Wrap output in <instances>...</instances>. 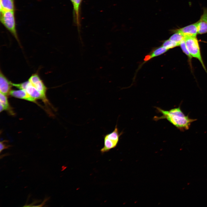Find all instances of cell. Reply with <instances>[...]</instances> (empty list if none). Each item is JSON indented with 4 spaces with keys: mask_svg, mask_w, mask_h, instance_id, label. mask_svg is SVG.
I'll return each mask as SVG.
<instances>
[{
    "mask_svg": "<svg viewBox=\"0 0 207 207\" xmlns=\"http://www.w3.org/2000/svg\"><path fill=\"white\" fill-rule=\"evenodd\" d=\"M184 39L187 47L190 54L192 57L198 59L204 69L206 72L201 56L198 41L196 37H186Z\"/></svg>",
    "mask_w": 207,
    "mask_h": 207,
    "instance_id": "cell-4",
    "label": "cell"
},
{
    "mask_svg": "<svg viewBox=\"0 0 207 207\" xmlns=\"http://www.w3.org/2000/svg\"><path fill=\"white\" fill-rule=\"evenodd\" d=\"M198 34H202L207 32V22L201 19L197 22Z\"/></svg>",
    "mask_w": 207,
    "mask_h": 207,
    "instance_id": "cell-14",
    "label": "cell"
},
{
    "mask_svg": "<svg viewBox=\"0 0 207 207\" xmlns=\"http://www.w3.org/2000/svg\"><path fill=\"white\" fill-rule=\"evenodd\" d=\"M157 111L162 114L160 116H155L153 119L156 121L166 119L181 131L188 130L192 122L197 119L190 118L182 111L180 105L178 107L168 110L156 107Z\"/></svg>",
    "mask_w": 207,
    "mask_h": 207,
    "instance_id": "cell-1",
    "label": "cell"
},
{
    "mask_svg": "<svg viewBox=\"0 0 207 207\" xmlns=\"http://www.w3.org/2000/svg\"><path fill=\"white\" fill-rule=\"evenodd\" d=\"M8 141L7 140H4L1 141L0 142V152H1L3 150L7 149L10 147L11 146V145L7 144Z\"/></svg>",
    "mask_w": 207,
    "mask_h": 207,
    "instance_id": "cell-18",
    "label": "cell"
},
{
    "mask_svg": "<svg viewBox=\"0 0 207 207\" xmlns=\"http://www.w3.org/2000/svg\"><path fill=\"white\" fill-rule=\"evenodd\" d=\"M0 104L3 108L4 110H6L12 115H14V113L9 105L7 96L0 93Z\"/></svg>",
    "mask_w": 207,
    "mask_h": 207,
    "instance_id": "cell-11",
    "label": "cell"
},
{
    "mask_svg": "<svg viewBox=\"0 0 207 207\" xmlns=\"http://www.w3.org/2000/svg\"><path fill=\"white\" fill-rule=\"evenodd\" d=\"M0 21L13 36L20 45L21 44L16 29L14 11L0 12Z\"/></svg>",
    "mask_w": 207,
    "mask_h": 207,
    "instance_id": "cell-2",
    "label": "cell"
},
{
    "mask_svg": "<svg viewBox=\"0 0 207 207\" xmlns=\"http://www.w3.org/2000/svg\"><path fill=\"white\" fill-rule=\"evenodd\" d=\"M180 46L183 52L187 56L189 60H191L193 57L189 53L187 47L185 39L182 40L180 42Z\"/></svg>",
    "mask_w": 207,
    "mask_h": 207,
    "instance_id": "cell-17",
    "label": "cell"
},
{
    "mask_svg": "<svg viewBox=\"0 0 207 207\" xmlns=\"http://www.w3.org/2000/svg\"><path fill=\"white\" fill-rule=\"evenodd\" d=\"M28 80L45 98H47L46 96L47 87L38 74L37 73L33 74Z\"/></svg>",
    "mask_w": 207,
    "mask_h": 207,
    "instance_id": "cell-5",
    "label": "cell"
},
{
    "mask_svg": "<svg viewBox=\"0 0 207 207\" xmlns=\"http://www.w3.org/2000/svg\"><path fill=\"white\" fill-rule=\"evenodd\" d=\"M175 32L180 33L184 37H196L198 34L197 22L177 29Z\"/></svg>",
    "mask_w": 207,
    "mask_h": 207,
    "instance_id": "cell-7",
    "label": "cell"
},
{
    "mask_svg": "<svg viewBox=\"0 0 207 207\" xmlns=\"http://www.w3.org/2000/svg\"><path fill=\"white\" fill-rule=\"evenodd\" d=\"M73 5L74 14L75 15L76 24L79 25V8L82 0H70Z\"/></svg>",
    "mask_w": 207,
    "mask_h": 207,
    "instance_id": "cell-13",
    "label": "cell"
},
{
    "mask_svg": "<svg viewBox=\"0 0 207 207\" xmlns=\"http://www.w3.org/2000/svg\"><path fill=\"white\" fill-rule=\"evenodd\" d=\"M9 95L16 98L36 103V99L31 97L24 90H12L10 92Z\"/></svg>",
    "mask_w": 207,
    "mask_h": 207,
    "instance_id": "cell-9",
    "label": "cell"
},
{
    "mask_svg": "<svg viewBox=\"0 0 207 207\" xmlns=\"http://www.w3.org/2000/svg\"><path fill=\"white\" fill-rule=\"evenodd\" d=\"M14 10V0H0V12Z\"/></svg>",
    "mask_w": 207,
    "mask_h": 207,
    "instance_id": "cell-12",
    "label": "cell"
},
{
    "mask_svg": "<svg viewBox=\"0 0 207 207\" xmlns=\"http://www.w3.org/2000/svg\"><path fill=\"white\" fill-rule=\"evenodd\" d=\"M200 19L207 22V8L204 9L203 13Z\"/></svg>",
    "mask_w": 207,
    "mask_h": 207,
    "instance_id": "cell-19",
    "label": "cell"
},
{
    "mask_svg": "<svg viewBox=\"0 0 207 207\" xmlns=\"http://www.w3.org/2000/svg\"><path fill=\"white\" fill-rule=\"evenodd\" d=\"M122 133L119 132L117 124H116L114 130L111 132L103 136L104 146L101 150V153L107 152L115 147L119 140L120 136Z\"/></svg>",
    "mask_w": 207,
    "mask_h": 207,
    "instance_id": "cell-3",
    "label": "cell"
},
{
    "mask_svg": "<svg viewBox=\"0 0 207 207\" xmlns=\"http://www.w3.org/2000/svg\"><path fill=\"white\" fill-rule=\"evenodd\" d=\"M13 86L12 83L9 81L4 76L1 71L0 73V92L7 96L9 95Z\"/></svg>",
    "mask_w": 207,
    "mask_h": 207,
    "instance_id": "cell-8",
    "label": "cell"
},
{
    "mask_svg": "<svg viewBox=\"0 0 207 207\" xmlns=\"http://www.w3.org/2000/svg\"><path fill=\"white\" fill-rule=\"evenodd\" d=\"M24 90L31 97L36 100L41 99L45 104H49L47 99L45 98L42 93L33 86L28 80Z\"/></svg>",
    "mask_w": 207,
    "mask_h": 207,
    "instance_id": "cell-6",
    "label": "cell"
},
{
    "mask_svg": "<svg viewBox=\"0 0 207 207\" xmlns=\"http://www.w3.org/2000/svg\"><path fill=\"white\" fill-rule=\"evenodd\" d=\"M168 50L162 46L154 49L149 54L145 57L144 63H145L153 57L162 55Z\"/></svg>",
    "mask_w": 207,
    "mask_h": 207,
    "instance_id": "cell-10",
    "label": "cell"
},
{
    "mask_svg": "<svg viewBox=\"0 0 207 207\" xmlns=\"http://www.w3.org/2000/svg\"><path fill=\"white\" fill-rule=\"evenodd\" d=\"M180 43L171 40L169 39L164 41L162 46L168 50L170 49L180 46Z\"/></svg>",
    "mask_w": 207,
    "mask_h": 207,
    "instance_id": "cell-15",
    "label": "cell"
},
{
    "mask_svg": "<svg viewBox=\"0 0 207 207\" xmlns=\"http://www.w3.org/2000/svg\"><path fill=\"white\" fill-rule=\"evenodd\" d=\"M185 37L181 34L177 32L172 35L169 39L180 44L181 41L184 39Z\"/></svg>",
    "mask_w": 207,
    "mask_h": 207,
    "instance_id": "cell-16",
    "label": "cell"
}]
</instances>
